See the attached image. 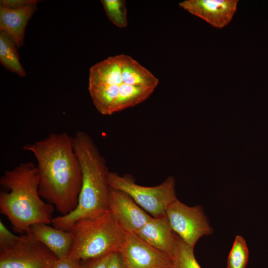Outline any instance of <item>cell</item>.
I'll list each match as a JSON object with an SVG mask.
<instances>
[{
	"instance_id": "obj_14",
	"label": "cell",
	"mask_w": 268,
	"mask_h": 268,
	"mask_svg": "<svg viewBox=\"0 0 268 268\" xmlns=\"http://www.w3.org/2000/svg\"><path fill=\"white\" fill-rule=\"evenodd\" d=\"M135 234L150 245L172 256L174 232L166 215L151 217Z\"/></svg>"
},
{
	"instance_id": "obj_17",
	"label": "cell",
	"mask_w": 268,
	"mask_h": 268,
	"mask_svg": "<svg viewBox=\"0 0 268 268\" xmlns=\"http://www.w3.org/2000/svg\"><path fill=\"white\" fill-rule=\"evenodd\" d=\"M249 255L245 239L241 235H236L228 255L227 268H246Z\"/></svg>"
},
{
	"instance_id": "obj_22",
	"label": "cell",
	"mask_w": 268,
	"mask_h": 268,
	"mask_svg": "<svg viewBox=\"0 0 268 268\" xmlns=\"http://www.w3.org/2000/svg\"><path fill=\"white\" fill-rule=\"evenodd\" d=\"M36 1V0H1L0 6L7 8H17L33 3Z\"/></svg>"
},
{
	"instance_id": "obj_19",
	"label": "cell",
	"mask_w": 268,
	"mask_h": 268,
	"mask_svg": "<svg viewBox=\"0 0 268 268\" xmlns=\"http://www.w3.org/2000/svg\"><path fill=\"white\" fill-rule=\"evenodd\" d=\"M21 238L11 233L0 221V251L9 248L17 244Z\"/></svg>"
},
{
	"instance_id": "obj_23",
	"label": "cell",
	"mask_w": 268,
	"mask_h": 268,
	"mask_svg": "<svg viewBox=\"0 0 268 268\" xmlns=\"http://www.w3.org/2000/svg\"><path fill=\"white\" fill-rule=\"evenodd\" d=\"M106 268H125L123 259L119 252L112 254Z\"/></svg>"
},
{
	"instance_id": "obj_3",
	"label": "cell",
	"mask_w": 268,
	"mask_h": 268,
	"mask_svg": "<svg viewBox=\"0 0 268 268\" xmlns=\"http://www.w3.org/2000/svg\"><path fill=\"white\" fill-rule=\"evenodd\" d=\"M74 152L82 173V183L75 209L65 215L53 217V226L68 231L77 221L108 210L109 172L104 158L91 136L78 131L72 137Z\"/></svg>"
},
{
	"instance_id": "obj_6",
	"label": "cell",
	"mask_w": 268,
	"mask_h": 268,
	"mask_svg": "<svg viewBox=\"0 0 268 268\" xmlns=\"http://www.w3.org/2000/svg\"><path fill=\"white\" fill-rule=\"evenodd\" d=\"M108 181L110 188L127 194L152 217L166 215L168 206L177 199L175 180L172 176L168 177L158 186L146 187L136 184L130 175L120 176L109 171Z\"/></svg>"
},
{
	"instance_id": "obj_5",
	"label": "cell",
	"mask_w": 268,
	"mask_h": 268,
	"mask_svg": "<svg viewBox=\"0 0 268 268\" xmlns=\"http://www.w3.org/2000/svg\"><path fill=\"white\" fill-rule=\"evenodd\" d=\"M68 231L73 237L69 256L80 262L119 252L125 234L109 210L77 221Z\"/></svg>"
},
{
	"instance_id": "obj_21",
	"label": "cell",
	"mask_w": 268,
	"mask_h": 268,
	"mask_svg": "<svg viewBox=\"0 0 268 268\" xmlns=\"http://www.w3.org/2000/svg\"><path fill=\"white\" fill-rule=\"evenodd\" d=\"M80 261L69 256L57 259L52 268H81Z\"/></svg>"
},
{
	"instance_id": "obj_1",
	"label": "cell",
	"mask_w": 268,
	"mask_h": 268,
	"mask_svg": "<svg viewBox=\"0 0 268 268\" xmlns=\"http://www.w3.org/2000/svg\"><path fill=\"white\" fill-rule=\"evenodd\" d=\"M37 161L40 197L54 204L61 215L76 207L82 173L74 152L72 137L67 133H51L40 140L25 145Z\"/></svg>"
},
{
	"instance_id": "obj_18",
	"label": "cell",
	"mask_w": 268,
	"mask_h": 268,
	"mask_svg": "<svg viewBox=\"0 0 268 268\" xmlns=\"http://www.w3.org/2000/svg\"><path fill=\"white\" fill-rule=\"evenodd\" d=\"M108 19L116 26L125 28L128 25L126 2L124 0L101 1Z\"/></svg>"
},
{
	"instance_id": "obj_15",
	"label": "cell",
	"mask_w": 268,
	"mask_h": 268,
	"mask_svg": "<svg viewBox=\"0 0 268 268\" xmlns=\"http://www.w3.org/2000/svg\"><path fill=\"white\" fill-rule=\"evenodd\" d=\"M16 46L5 33H0V62L5 68L17 75H26L24 68L19 62Z\"/></svg>"
},
{
	"instance_id": "obj_13",
	"label": "cell",
	"mask_w": 268,
	"mask_h": 268,
	"mask_svg": "<svg viewBox=\"0 0 268 268\" xmlns=\"http://www.w3.org/2000/svg\"><path fill=\"white\" fill-rule=\"evenodd\" d=\"M30 233L58 259L69 256L73 243L72 235L69 231L39 223L31 226Z\"/></svg>"
},
{
	"instance_id": "obj_2",
	"label": "cell",
	"mask_w": 268,
	"mask_h": 268,
	"mask_svg": "<svg viewBox=\"0 0 268 268\" xmlns=\"http://www.w3.org/2000/svg\"><path fill=\"white\" fill-rule=\"evenodd\" d=\"M159 79L129 55L110 57L92 66L88 90L96 109L111 115L146 100Z\"/></svg>"
},
{
	"instance_id": "obj_4",
	"label": "cell",
	"mask_w": 268,
	"mask_h": 268,
	"mask_svg": "<svg viewBox=\"0 0 268 268\" xmlns=\"http://www.w3.org/2000/svg\"><path fill=\"white\" fill-rule=\"evenodd\" d=\"M39 181L37 167L31 162L5 171L0 177V184L9 190L0 192V212L17 233H30L35 224H51L54 208L39 195Z\"/></svg>"
},
{
	"instance_id": "obj_16",
	"label": "cell",
	"mask_w": 268,
	"mask_h": 268,
	"mask_svg": "<svg viewBox=\"0 0 268 268\" xmlns=\"http://www.w3.org/2000/svg\"><path fill=\"white\" fill-rule=\"evenodd\" d=\"M194 249L174 232L173 268H201L195 258Z\"/></svg>"
},
{
	"instance_id": "obj_20",
	"label": "cell",
	"mask_w": 268,
	"mask_h": 268,
	"mask_svg": "<svg viewBox=\"0 0 268 268\" xmlns=\"http://www.w3.org/2000/svg\"><path fill=\"white\" fill-rule=\"evenodd\" d=\"M112 253L82 262L81 268H106Z\"/></svg>"
},
{
	"instance_id": "obj_10",
	"label": "cell",
	"mask_w": 268,
	"mask_h": 268,
	"mask_svg": "<svg viewBox=\"0 0 268 268\" xmlns=\"http://www.w3.org/2000/svg\"><path fill=\"white\" fill-rule=\"evenodd\" d=\"M108 210L127 233H136L152 217L124 192L110 189Z\"/></svg>"
},
{
	"instance_id": "obj_7",
	"label": "cell",
	"mask_w": 268,
	"mask_h": 268,
	"mask_svg": "<svg viewBox=\"0 0 268 268\" xmlns=\"http://www.w3.org/2000/svg\"><path fill=\"white\" fill-rule=\"evenodd\" d=\"M166 215L173 231L194 248L201 237L212 233L201 206H189L177 199L168 206Z\"/></svg>"
},
{
	"instance_id": "obj_9",
	"label": "cell",
	"mask_w": 268,
	"mask_h": 268,
	"mask_svg": "<svg viewBox=\"0 0 268 268\" xmlns=\"http://www.w3.org/2000/svg\"><path fill=\"white\" fill-rule=\"evenodd\" d=\"M125 268H173L172 257L133 233L125 232L119 250Z\"/></svg>"
},
{
	"instance_id": "obj_8",
	"label": "cell",
	"mask_w": 268,
	"mask_h": 268,
	"mask_svg": "<svg viewBox=\"0 0 268 268\" xmlns=\"http://www.w3.org/2000/svg\"><path fill=\"white\" fill-rule=\"evenodd\" d=\"M57 259L27 233L13 246L0 251V268H52Z\"/></svg>"
},
{
	"instance_id": "obj_11",
	"label": "cell",
	"mask_w": 268,
	"mask_h": 268,
	"mask_svg": "<svg viewBox=\"0 0 268 268\" xmlns=\"http://www.w3.org/2000/svg\"><path fill=\"white\" fill-rule=\"evenodd\" d=\"M238 3V0H186L180 2L179 6L212 27L221 29L232 20Z\"/></svg>"
},
{
	"instance_id": "obj_12",
	"label": "cell",
	"mask_w": 268,
	"mask_h": 268,
	"mask_svg": "<svg viewBox=\"0 0 268 268\" xmlns=\"http://www.w3.org/2000/svg\"><path fill=\"white\" fill-rule=\"evenodd\" d=\"M37 2L17 8L0 6V32L7 34L17 47L23 44L26 27L37 9Z\"/></svg>"
}]
</instances>
